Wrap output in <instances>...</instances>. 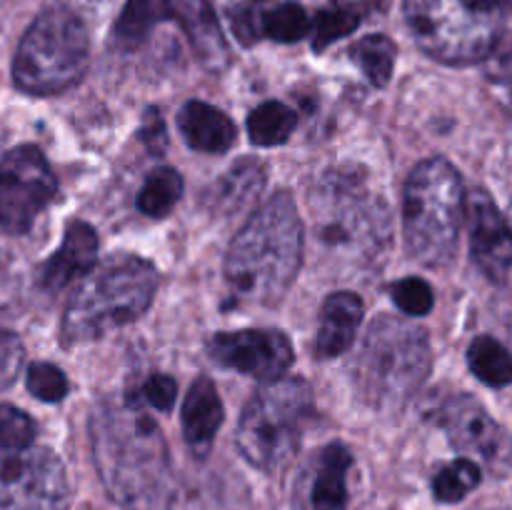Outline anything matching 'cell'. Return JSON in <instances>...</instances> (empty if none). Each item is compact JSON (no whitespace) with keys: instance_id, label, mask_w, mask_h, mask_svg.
Masks as SVG:
<instances>
[{"instance_id":"obj_37","label":"cell","mask_w":512,"mask_h":510,"mask_svg":"<svg viewBox=\"0 0 512 510\" xmlns=\"http://www.w3.org/2000/svg\"><path fill=\"white\" fill-rule=\"evenodd\" d=\"M463 3L475 13H503L505 8H510L512 0H463Z\"/></svg>"},{"instance_id":"obj_21","label":"cell","mask_w":512,"mask_h":510,"mask_svg":"<svg viewBox=\"0 0 512 510\" xmlns=\"http://www.w3.org/2000/svg\"><path fill=\"white\" fill-rule=\"evenodd\" d=\"M265 185V168L260 160H238L208 193L210 210L218 215H238L258 200Z\"/></svg>"},{"instance_id":"obj_18","label":"cell","mask_w":512,"mask_h":510,"mask_svg":"<svg viewBox=\"0 0 512 510\" xmlns=\"http://www.w3.org/2000/svg\"><path fill=\"white\" fill-rule=\"evenodd\" d=\"M365 305L355 293L340 290L325 300L320 310L318 338H315V355L323 360L343 355L353 345L358 335L360 323H363Z\"/></svg>"},{"instance_id":"obj_31","label":"cell","mask_w":512,"mask_h":510,"mask_svg":"<svg viewBox=\"0 0 512 510\" xmlns=\"http://www.w3.org/2000/svg\"><path fill=\"white\" fill-rule=\"evenodd\" d=\"M28 390L45 403H60L68 395V380L55 365L35 363L28 370Z\"/></svg>"},{"instance_id":"obj_11","label":"cell","mask_w":512,"mask_h":510,"mask_svg":"<svg viewBox=\"0 0 512 510\" xmlns=\"http://www.w3.org/2000/svg\"><path fill=\"white\" fill-rule=\"evenodd\" d=\"M58 195V180L35 145H20L0 160V225L10 235L28 233L33 220Z\"/></svg>"},{"instance_id":"obj_27","label":"cell","mask_w":512,"mask_h":510,"mask_svg":"<svg viewBox=\"0 0 512 510\" xmlns=\"http://www.w3.org/2000/svg\"><path fill=\"white\" fill-rule=\"evenodd\" d=\"M183 195V178L175 168H158L140 188L138 208L148 218H165Z\"/></svg>"},{"instance_id":"obj_25","label":"cell","mask_w":512,"mask_h":510,"mask_svg":"<svg viewBox=\"0 0 512 510\" xmlns=\"http://www.w3.org/2000/svg\"><path fill=\"white\" fill-rule=\"evenodd\" d=\"M468 365L478 380H483L490 388H503L512 383V358L508 350L495 338L480 335L468 348Z\"/></svg>"},{"instance_id":"obj_6","label":"cell","mask_w":512,"mask_h":510,"mask_svg":"<svg viewBox=\"0 0 512 510\" xmlns=\"http://www.w3.org/2000/svg\"><path fill=\"white\" fill-rule=\"evenodd\" d=\"M465 218V190L460 173L443 158L415 165L405 183V248L418 263L443 268L458 250Z\"/></svg>"},{"instance_id":"obj_35","label":"cell","mask_w":512,"mask_h":510,"mask_svg":"<svg viewBox=\"0 0 512 510\" xmlns=\"http://www.w3.org/2000/svg\"><path fill=\"white\" fill-rule=\"evenodd\" d=\"M485 70L493 80H508L512 78V20L505 25V30L500 33L498 43L493 45L488 58L483 60Z\"/></svg>"},{"instance_id":"obj_34","label":"cell","mask_w":512,"mask_h":510,"mask_svg":"<svg viewBox=\"0 0 512 510\" xmlns=\"http://www.w3.org/2000/svg\"><path fill=\"white\" fill-rule=\"evenodd\" d=\"M25 360V348L20 338L8 330H0V390L15 383Z\"/></svg>"},{"instance_id":"obj_30","label":"cell","mask_w":512,"mask_h":510,"mask_svg":"<svg viewBox=\"0 0 512 510\" xmlns=\"http://www.w3.org/2000/svg\"><path fill=\"white\" fill-rule=\"evenodd\" d=\"M35 425L23 410L0 405V453H13L33 445Z\"/></svg>"},{"instance_id":"obj_28","label":"cell","mask_w":512,"mask_h":510,"mask_svg":"<svg viewBox=\"0 0 512 510\" xmlns=\"http://www.w3.org/2000/svg\"><path fill=\"white\" fill-rule=\"evenodd\" d=\"M350 55L363 70L365 78L370 80V85H375V88L388 85L395 65V43L388 35H368V38L358 40Z\"/></svg>"},{"instance_id":"obj_14","label":"cell","mask_w":512,"mask_h":510,"mask_svg":"<svg viewBox=\"0 0 512 510\" xmlns=\"http://www.w3.org/2000/svg\"><path fill=\"white\" fill-rule=\"evenodd\" d=\"M465 218L473 260L490 280L503 283L512 273V230L508 220L485 190H473L465 198Z\"/></svg>"},{"instance_id":"obj_36","label":"cell","mask_w":512,"mask_h":510,"mask_svg":"<svg viewBox=\"0 0 512 510\" xmlns=\"http://www.w3.org/2000/svg\"><path fill=\"white\" fill-rule=\"evenodd\" d=\"M140 140L145 143V148L153 155H163L165 148H168V130H165L163 115H160L158 108H148L143 115V123H140L138 130Z\"/></svg>"},{"instance_id":"obj_3","label":"cell","mask_w":512,"mask_h":510,"mask_svg":"<svg viewBox=\"0 0 512 510\" xmlns=\"http://www.w3.org/2000/svg\"><path fill=\"white\" fill-rule=\"evenodd\" d=\"M315 240L338 268H373L390 243V213L358 165L333 168L310 193Z\"/></svg>"},{"instance_id":"obj_29","label":"cell","mask_w":512,"mask_h":510,"mask_svg":"<svg viewBox=\"0 0 512 510\" xmlns=\"http://www.w3.org/2000/svg\"><path fill=\"white\" fill-rule=\"evenodd\" d=\"M480 468L468 458H458L438 470L433 480V493L440 503H458L470 490L478 488Z\"/></svg>"},{"instance_id":"obj_15","label":"cell","mask_w":512,"mask_h":510,"mask_svg":"<svg viewBox=\"0 0 512 510\" xmlns=\"http://www.w3.org/2000/svg\"><path fill=\"white\" fill-rule=\"evenodd\" d=\"M235 35L243 45L258 43L260 38L295 43L310 30L308 13L298 3H273V0H248L230 13Z\"/></svg>"},{"instance_id":"obj_5","label":"cell","mask_w":512,"mask_h":510,"mask_svg":"<svg viewBox=\"0 0 512 510\" xmlns=\"http://www.w3.org/2000/svg\"><path fill=\"white\" fill-rule=\"evenodd\" d=\"M430 365L428 333L410 320L383 315L370 325L355 360V388L373 410L395 413L425 383Z\"/></svg>"},{"instance_id":"obj_10","label":"cell","mask_w":512,"mask_h":510,"mask_svg":"<svg viewBox=\"0 0 512 510\" xmlns=\"http://www.w3.org/2000/svg\"><path fill=\"white\" fill-rule=\"evenodd\" d=\"M70 485L58 455L40 445L0 453V510H68Z\"/></svg>"},{"instance_id":"obj_13","label":"cell","mask_w":512,"mask_h":510,"mask_svg":"<svg viewBox=\"0 0 512 510\" xmlns=\"http://www.w3.org/2000/svg\"><path fill=\"white\" fill-rule=\"evenodd\" d=\"M210 355L225 368L258 380H278L293 365V345L280 330H235L218 333L208 343Z\"/></svg>"},{"instance_id":"obj_19","label":"cell","mask_w":512,"mask_h":510,"mask_svg":"<svg viewBox=\"0 0 512 510\" xmlns=\"http://www.w3.org/2000/svg\"><path fill=\"white\" fill-rule=\"evenodd\" d=\"M223 425V403L213 380L198 378L190 385L183 403V435L198 458H205Z\"/></svg>"},{"instance_id":"obj_22","label":"cell","mask_w":512,"mask_h":510,"mask_svg":"<svg viewBox=\"0 0 512 510\" xmlns=\"http://www.w3.org/2000/svg\"><path fill=\"white\" fill-rule=\"evenodd\" d=\"M350 465H353V455L345 445L330 443L320 453L318 473H315L313 493H310L313 510H345Z\"/></svg>"},{"instance_id":"obj_38","label":"cell","mask_w":512,"mask_h":510,"mask_svg":"<svg viewBox=\"0 0 512 510\" xmlns=\"http://www.w3.org/2000/svg\"><path fill=\"white\" fill-rule=\"evenodd\" d=\"M505 220H508V225H510V230H512V205H510V213H508V218H505Z\"/></svg>"},{"instance_id":"obj_23","label":"cell","mask_w":512,"mask_h":510,"mask_svg":"<svg viewBox=\"0 0 512 510\" xmlns=\"http://www.w3.org/2000/svg\"><path fill=\"white\" fill-rule=\"evenodd\" d=\"M378 0H330L320 13L315 15L313 25V50H325L335 40L353 33L365 15L375 8Z\"/></svg>"},{"instance_id":"obj_17","label":"cell","mask_w":512,"mask_h":510,"mask_svg":"<svg viewBox=\"0 0 512 510\" xmlns=\"http://www.w3.org/2000/svg\"><path fill=\"white\" fill-rule=\"evenodd\" d=\"M95 255H98V235L88 223L75 220L65 228V238L58 253L50 255L40 268V285L50 293H58L93 268Z\"/></svg>"},{"instance_id":"obj_4","label":"cell","mask_w":512,"mask_h":510,"mask_svg":"<svg viewBox=\"0 0 512 510\" xmlns=\"http://www.w3.org/2000/svg\"><path fill=\"white\" fill-rule=\"evenodd\" d=\"M158 290V270L138 255H113L88 270L65 308L60 338L80 345L135 323L150 308Z\"/></svg>"},{"instance_id":"obj_33","label":"cell","mask_w":512,"mask_h":510,"mask_svg":"<svg viewBox=\"0 0 512 510\" xmlns=\"http://www.w3.org/2000/svg\"><path fill=\"white\" fill-rule=\"evenodd\" d=\"M175 395H178V383H175L170 375H150V378L143 380V385L138 388V395L135 398H130L128 403L133 405H150V408L155 410H163V413H168L170 408L175 405Z\"/></svg>"},{"instance_id":"obj_2","label":"cell","mask_w":512,"mask_h":510,"mask_svg":"<svg viewBox=\"0 0 512 510\" xmlns=\"http://www.w3.org/2000/svg\"><path fill=\"white\" fill-rule=\"evenodd\" d=\"M303 220L288 190L270 195L240 228L225 258V283L240 305L283 300L303 260Z\"/></svg>"},{"instance_id":"obj_26","label":"cell","mask_w":512,"mask_h":510,"mask_svg":"<svg viewBox=\"0 0 512 510\" xmlns=\"http://www.w3.org/2000/svg\"><path fill=\"white\" fill-rule=\"evenodd\" d=\"M295 123H298V118H295V113L288 105L268 100V103L258 105V108L250 113V140H253L255 145H263V148H273V145L285 143V140L293 135Z\"/></svg>"},{"instance_id":"obj_16","label":"cell","mask_w":512,"mask_h":510,"mask_svg":"<svg viewBox=\"0 0 512 510\" xmlns=\"http://www.w3.org/2000/svg\"><path fill=\"white\" fill-rule=\"evenodd\" d=\"M170 18H175L188 35L195 58L205 70L220 73L230 65V48L208 0H165Z\"/></svg>"},{"instance_id":"obj_24","label":"cell","mask_w":512,"mask_h":510,"mask_svg":"<svg viewBox=\"0 0 512 510\" xmlns=\"http://www.w3.org/2000/svg\"><path fill=\"white\" fill-rule=\"evenodd\" d=\"M165 15H168L165 0H128L118 23L113 25L115 45L128 50L138 48Z\"/></svg>"},{"instance_id":"obj_7","label":"cell","mask_w":512,"mask_h":510,"mask_svg":"<svg viewBox=\"0 0 512 510\" xmlns=\"http://www.w3.org/2000/svg\"><path fill=\"white\" fill-rule=\"evenodd\" d=\"M315 410L313 388L303 378H278L265 383L243 410L238 448L250 465L275 473L298 453L305 425Z\"/></svg>"},{"instance_id":"obj_9","label":"cell","mask_w":512,"mask_h":510,"mask_svg":"<svg viewBox=\"0 0 512 510\" xmlns=\"http://www.w3.org/2000/svg\"><path fill=\"white\" fill-rule=\"evenodd\" d=\"M403 10L420 48L448 65L488 58L512 20V5L503 13H475L463 0H403Z\"/></svg>"},{"instance_id":"obj_8","label":"cell","mask_w":512,"mask_h":510,"mask_svg":"<svg viewBox=\"0 0 512 510\" xmlns=\"http://www.w3.org/2000/svg\"><path fill=\"white\" fill-rule=\"evenodd\" d=\"M88 28L65 8L45 10L25 30L13 60V80L30 95H58L88 70Z\"/></svg>"},{"instance_id":"obj_20","label":"cell","mask_w":512,"mask_h":510,"mask_svg":"<svg viewBox=\"0 0 512 510\" xmlns=\"http://www.w3.org/2000/svg\"><path fill=\"white\" fill-rule=\"evenodd\" d=\"M178 128L185 143L200 153H225L235 143V125L223 110L200 100H190L178 115Z\"/></svg>"},{"instance_id":"obj_1","label":"cell","mask_w":512,"mask_h":510,"mask_svg":"<svg viewBox=\"0 0 512 510\" xmlns=\"http://www.w3.org/2000/svg\"><path fill=\"white\" fill-rule=\"evenodd\" d=\"M90 445L95 470L120 508H173L178 488L168 445L138 405L103 400L90 415Z\"/></svg>"},{"instance_id":"obj_32","label":"cell","mask_w":512,"mask_h":510,"mask_svg":"<svg viewBox=\"0 0 512 510\" xmlns=\"http://www.w3.org/2000/svg\"><path fill=\"white\" fill-rule=\"evenodd\" d=\"M395 305L408 315H425L433 308V288L420 278H405L390 288Z\"/></svg>"},{"instance_id":"obj_12","label":"cell","mask_w":512,"mask_h":510,"mask_svg":"<svg viewBox=\"0 0 512 510\" xmlns=\"http://www.w3.org/2000/svg\"><path fill=\"white\" fill-rule=\"evenodd\" d=\"M440 423L460 453L475 455L495 473L510 468L512 435L505 433L475 398L470 395L450 398L440 410Z\"/></svg>"}]
</instances>
